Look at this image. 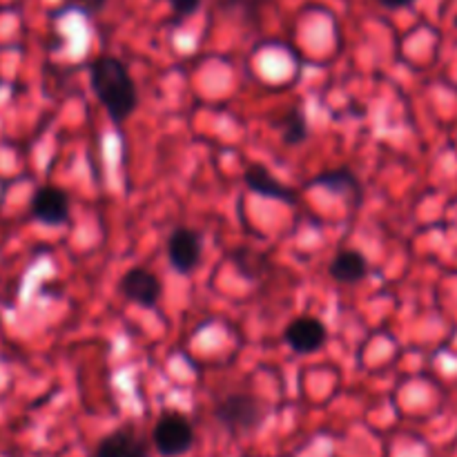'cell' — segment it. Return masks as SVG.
Masks as SVG:
<instances>
[{
  "instance_id": "obj_1",
  "label": "cell",
  "mask_w": 457,
  "mask_h": 457,
  "mask_svg": "<svg viewBox=\"0 0 457 457\" xmlns=\"http://www.w3.org/2000/svg\"><path fill=\"white\" fill-rule=\"evenodd\" d=\"M89 83L98 103L116 128H123L138 107V92L128 65L120 58L103 54L89 65Z\"/></svg>"
},
{
  "instance_id": "obj_2",
  "label": "cell",
  "mask_w": 457,
  "mask_h": 457,
  "mask_svg": "<svg viewBox=\"0 0 457 457\" xmlns=\"http://www.w3.org/2000/svg\"><path fill=\"white\" fill-rule=\"evenodd\" d=\"M268 415V406L262 397L250 393H232L214 406V418L230 436H248L263 424Z\"/></svg>"
},
{
  "instance_id": "obj_3",
  "label": "cell",
  "mask_w": 457,
  "mask_h": 457,
  "mask_svg": "<svg viewBox=\"0 0 457 457\" xmlns=\"http://www.w3.org/2000/svg\"><path fill=\"white\" fill-rule=\"evenodd\" d=\"M152 446L163 457H181L195 446V427L179 411H165L152 428Z\"/></svg>"
},
{
  "instance_id": "obj_4",
  "label": "cell",
  "mask_w": 457,
  "mask_h": 457,
  "mask_svg": "<svg viewBox=\"0 0 457 457\" xmlns=\"http://www.w3.org/2000/svg\"><path fill=\"white\" fill-rule=\"evenodd\" d=\"M204 254V237L195 228L179 226L168 237V262L179 275H192Z\"/></svg>"
},
{
  "instance_id": "obj_5",
  "label": "cell",
  "mask_w": 457,
  "mask_h": 457,
  "mask_svg": "<svg viewBox=\"0 0 457 457\" xmlns=\"http://www.w3.org/2000/svg\"><path fill=\"white\" fill-rule=\"evenodd\" d=\"M70 195L58 186H43L34 192L29 204V214L34 221L49 228H61L70 221Z\"/></svg>"
},
{
  "instance_id": "obj_6",
  "label": "cell",
  "mask_w": 457,
  "mask_h": 457,
  "mask_svg": "<svg viewBox=\"0 0 457 457\" xmlns=\"http://www.w3.org/2000/svg\"><path fill=\"white\" fill-rule=\"evenodd\" d=\"M328 339V328L321 320L311 315L295 317L284 330V342L297 355H311V353L320 351Z\"/></svg>"
},
{
  "instance_id": "obj_7",
  "label": "cell",
  "mask_w": 457,
  "mask_h": 457,
  "mask_svg": "<svg viewBox=\"0 0 457 457\" xmlns=\"http://www.w3.org/2000/svg\"><path fill=\"white\" fill-rule=\"evenodd\" d=\"M119 293L128 302L152 311L159 303L161 295H163V284H161V279L154 272L145 270V268H132V270H128L120 277Z\"/></svg>"
},
{
  "instance_id": "obj_8",
  "label": "cell",
  "mask_w": 457,
  "mask_h": 457,
  "mask_svg": "<svg viewBox=\"0 0 457 457\" xmlns=\"http://www.w3.org/2000/svg\"><path fill=\"white\" fill-rule=\"evenodd\" d=\"M244 183L250 192L263 196V199L279 201V204L286 205H295L299 201V192L295 187L286 186V183L277 181L270 170L262 163H253L245 168Z\"/></svg>"
},
{
  "instance_id": "obj_9",
  "label": "cell",
  "mask_w": 457,
  "mask_h": 457,
  "mask_svg": "<svg viewBox=\"0 0 457 457\" xmlns=\"http://www.w3.org/2000/svg\"><path fill=\"white\" fill-rule=\"evenodd\" d=\"M311 186L324 187V190L333 192V195L344 196L351 204L353 210L360 208L361 199H364V186H361L360 177L351 168L324 170V172L312 177Z\"/></svg>"
},
{
  "instance_id": "obj_10",
  "label": "cell",
  "mask_w": 457,
  "mask_h": 457,
  "mask_svg": "<svg viewBox=\"0 0 457 457\" xmlns=\"http://www.w3.org/2000/svg\"><path fill=\"white\" fill-rule=\"evenodd\" d=\"M94 457H150V446L132 428H116L98 442Z\"/></svg>"
},
{
  "instance_id": "obj_11",
  "label": "cell",
  "mask_w": 457,
  "mask_h": 457,
  "mask_svg": "<svg viewBox=\"0 0 457 457\" xmlns=\"http://www.w3.org/2000/svg\"><path fill=\"white\" fill-rule=\"evenodd\" d=\"M369 259L361 253H357V250H342L339 254H335V259L328 266V275L333 277L337 284L344 286L360 284V281H364L366 277H369Z\"/></svg>"
},
{
  "instance_id": "obj_12",
  "label": "cell",
  "mask_w": 457,
  "mask_h": 457,
  "mask_svg": "<svg viewBox=\"0 0 457 457\" xmlns=\"http://www.w3.org/2000/svg\"><path fill=\"white\" fill-rule=\"evenodd\" d=\"M279 128H281V141H284L286 145L295 147V145H302V143H306L311 129H308V119H306V112H303L302 103H295V105L290 107L284 116H281Z\"/></svg>"
},
{
  "instance_id": "obj_13",
  "label": "cell",
  "mask_w": 457,
  "mask_h": 457,
  "mask_svg": "<svg viewBox=\"0 0 457 457\" xmlns=\"http://www.w3.org/2000/svg\"><path fill=\"white\" fill-rule=\"evenodd\" d=\"M170 7H172L174 22H183L186 18L195 16L201 7V0H170Z\"/></svg>"
},
{
  "instance_id": "obj_14",
  "label": "cell",
  "mask_w": 457,
  "mask_h": 457,
  "mask_svg": "<svg viewBox=\"0 0 457 457\" xmlns=\"http://www.w3.org/2000/svg\"><path fill=\"white\" fill-rule=\"evenodd\" d=\"M67 9H79L83 13H98L107 4V0H65Z\"/></svg>"
},
{
  "instance_id": "obj_15",
  "label": "cell",
  "mask_w": 457,
  "mask_h": 457,
  "mask_svg": "<svg viewBox=\"0 0 457 457\" xmlns=\"http://www.w3.org/2000/svg\"><path fill=\"white\" fill-rule=\"evenodd\" d=\"M378 3L386 9H406L415 4V0H378Z\"/></svg>"
}]
</instances>
